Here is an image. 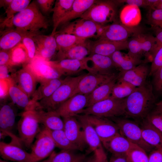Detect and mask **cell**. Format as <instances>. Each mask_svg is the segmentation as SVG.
I'll list each match as a JSON object with an SVG mask.
<instances>
[{
	"label": "cell",
	"instance_id": "obj_30",
	"mask_svg": "<svg viewBox=\"0 0 162 162\" xmlns=\"http://www.w3.org/2000/svg\"><path fill=\"white\" fill-rule=\"evenodd\" d=\"M102 143L112 154H126L133 144L120 133Z\"/></svg>",
	"mask_w": 162,
	"mask_h": 162
},
{
	"label": "cell",
	"instance_id": "obj_53",
	"mask_svg": "<svg viewBox=\"0 0 162 162\" xmlns=\"http://www.w3.org/2000/svg\"><path fill=\"white\" fill-rule=\"evenodd\" d=\"M13 79L11 77L9 79L0 80V100H3L8 96V92Z\"/></svg>",
	"mask_w": 162,
	"mask_h": 162
},
{
	"label": "cell",
	"instance_id": "obj_51",
	"mask_svg": "<svg viewBox=\"0 0 162 162\" xmlns=\"http://www.w3.org/2000/svg\"><path fill=\"white\" fill-rule=\"evenodd\" d=\"M155 42L153 48L150 53V59L152 62L158 51L162 47V29L158 30Z\"/></svg>",
	"mask_w": 162,
	"mask_h": 162
},
{
	"label": "cell",
	"instance_id": "obj_14",
	"mask_svg": "<svg viewBox=\"0 0 162 162\" xmlns=\"http://www.w3.org/2000/svg\"><path fill=\"white\" fill-rule=\"evenodd\" d=\"M84 115L94 128L102 143L120 133L118 126L113 121L107 118Z\"/></svg>",
	"mask_w": 162,
	"mask_h": 162
},
{
	"label": "cell",
	"instance_id": "obj_34",
	"mask_svg": "<svg viewBox=\"0 0 162 162\" xmlns=\"http://www.w3.org/2000/svg\"><path fill=\"white\" fill-rule=\"evenodd\" d=\"M120 19L122 23L129 27L138 26L141 19V14L137 6L126 5L121 10Z\"/></svg>",
	"mask_w": 162,
	"mask_h": 162
},
{
	"label": "cell",
	"instance_id": "obj_40",
	"mask_svg": "<svg viewBox=\"0 0 162 162\" xmlns=\"http://www.w3.org/2000/svg\"><path fill=\"white\" fill-rule=\"evenodd\" d=\"M28 62L27 53L24 47L18 45L11 50L10 66L12 67Z\"/></svg>",
	"mask_w": 162,
	"mask_h": 162
},
{
	"label": "cell",
	"instance_id": "obj_22",
	"mask_svg": "<svg viewBox=\"0 0 162 162\" xmlns=\"http://www.w3.org/2000/svg\"><path fill=\"white\" fill-rule=\"evenodd\" d=\"M34 110L39 123L44 127L50 130H63V119L56 110L46 111L36 108Z\"/></svg>",
	"mask_w": 162,
	"mask_h": 162
},
{
	"label": "cell",
	"instance_id": "obj_52",
	"mask_svg": "<svg viewBox=\"0 0 162 162\" xmlns=\"http://www.w3.org/2000/svg\"><path fill=\"white\" fill-rule=\"evenodd\" d=\"M86 162H107V157L103 149L96 150L93 155L88 158Z\"/></svg>",
	"mask_w": 162,
	"mask_h": 162
},
{
	"label": "cell",
	"instance_id": "obj_36",
	"mask_svg": "<svg viewBox=\"0 0 162 162\" xmlns=\"http://www.w3.org/2000/svg\"><path fill=\"white\" fill-rule=\"evenodd\" d=\"M77 150H61L52 153L50 162H86L88 158L86 155L78 152Z\"/></svg>",
	"mask_w": 162,
	"mask_h": 162
},
{
	"label": "cell",
	"instance_id": "obj_41",
	"mask_svg": "<svg viewBox=\"0 0 162 162\" xmlns=\"http://www.w3.org/2000/svg\"><path fill=\"white\" fill-rule=\"evenodd\" d=\"M146 152L142 148L133 144L126 155L129 162H148V156Z\"/></svg>",
	"mask_w": 162,
	"mask_h": 162
},
{
	"label": "cell",
	"instance_id": "obj_39",
	"mask_svg": "<svg viewBox=\"0 0 162 162\" xmlns=\"http://www.w3.org/2000/svg\"><path fill=\"white\" fill-rule=\"evenodd\" d=\"M136 88L128 82L117 79L110 97L118 99H124L129 95Z\"/></svg>",
	"mask_w": 162,
	"mask_h": 162
},
{
	"label": "cell",
	"instance_id": "obj_4",
	"mask_svg": "<svg viewBox=\"0 0 162 162\" xmlns=\"http://www.w3.org/2000/svg\"><path fill=\"white\" fill-rule=\"evenodd\" d=\"M117 5L115 0H96L80 18L89 20L101 26L107 25L116 21Z\"/></svg>",
	"mask_w": 162,
	"mask_h": 162
},
{
	"label": "cell",
	"instance_id": "obj_62",
	"mask_svg": "<svg viewBox=\"0 0 162 162\" xmlns=\"http://www.w3.org/2000/svg\"><path fill=\"white\" fill-rule=\"evenodd\" d=\"M0 162H8L5 160H2V159H0Z\"/></svg>",
	"mask_w": 162,
	"mask_h": 162
},
{
	"label": "cell",
	"instance_id": "obj_37",
	"mask_svg": "<svg viewBox=\"0 0 162 162\" xmlns=\"http://www.w3.org/2000/svg\"><path fill=\"white\" fill-rule=\"evenodd\" d=\"M54 37L58 51H66L87 39L68 34H56Z\"/></svg>",
	"mask_w": 162,
	"mask_h": 162
},
{
	"label": "cell",
	"instance_id": "obj_54",
	"mask_svg": "<svg viewBox=\"0 0 162 162\" xmlns=\"http://www.w3.org/2000/svg\"><path fill=\"white\" fill-rule=\"evenodd\" d=\"M11 50H0V65L9 66L11 57Z\"/></svg>",
	"mask_w": 162,
	"mask_h": 162
},
{
	"label": "cell",
	"instance_id": "obj_5",
	"mask_svg": "<svg viewBox=\"0 0 162 162\" xmlns=\"http://www.w3.org/2000/svg\"><path fill=\"white\" fill-rule=\"evenodd\" d=\"M81 114L107 118L125 116L124 99L110 97L86 108Z\"/></svg>",
	"mask_w": 162,
	"mask_h": 162
},
{
	"label": "cell",
	"instance_id": "obj_26",
	"mask_svg": "<svg viewBox=\"0 0 162 162\" xmlns=\"http://www.w3.org/2000/svg\"><path fill=\"white\" fill-rule=\"evenodd\" d=\"M37 34L15 28L6 31L0 38V50H11L20 44L26 35Z\"/></svg>",
	"mask_w": 162,
	"mask_h": 162
},
{
	"label": "cell",
	"instance_id": "obj_15",
	"mask_svg": "<svg viewBox=\"0 0 162 162\" xmlns=\"http://www.w3.org/2000/svg\"><path fill=\"white\" fill-rule=\"evenodd\" d=\"M64 123L63 130L69 140L83 151L87 146L81 125L75 116L62 118Z\"/></svg>",
	"mask_w": 162,
	"mask_h": 162
},
{
	"label": "cell",
	"instance_id": "obj_49",
	"mask_svg": "<svg viewBox=\"0 0 162 162\" xmlns=\"http://www.w3.org/2000/svg\"><path fill=\"white\" fill-rule=\"evenodd\" d=\"M152 84L153 90L159 93H162V66L152 76Z\"/></svg>",
	"mask_w": 162,
	"mask_h": 162
},
{
	"label": "cell",
	"instance_id": "obj_28",
	"mask_svg": "<svg viewBox=\"0 0 162 162\" xmlns=\"http://www.w3.org/2000/svg\"><path fill=\"white\" fill-rule=\"evenodd\" d=\"M64 81V79L60 78L48 80L40 82V85L31 99L32 104H35L38 101L50 96Z\"/></svg>",
	"mask_w": 162,
	"mask_h": 162
},
{
	"label": "cell",
	"instance_id": "obj_7",
	"mask_svg": "<svg viewBox=\"0 0 162 162\" xmlns=\"http://www.w3.org/2000/svg\"><path fill=\"white\" fill-rule=\"evenodd\" d=\"M39 123L34 109L25 111L17 124L19 138L22 144L31 147L40 129Z\"/></svg>",
	"mask_w": 162,
	"mask_h": 162
},
{
	"label": "cell",
	"instance_id": "obj_20",
	"mask_svg": "<svg viewBox=\"0 0 162 162\" xmlns=\"http://www.w3.org/2000/svg\"><path fill=\"white\" fill-rule=\"evenodd\" d=\"M12 76L18 86L29 98L32 96L36 90L38 81L30 69L28 63L24 64L22 68Z\"/></svg>",
	"mask_w": 162,
	"mask_h": 162
},
{
	"label": "cell",
	"instance_id": "obj_42",
	"mask_svg": "<svg viewBox=\"0 0 162 162\" xmlns=\"http://www.w3.org/2000/svg\"><path fill=\"white\" fill-rule=\"evenodd\" d=\"M37 47H43L56 51H58L57 45L54 36L45 35L38 34L33 36Z\"/></svg>",
	"mask_w": 162,
	"mask_h": 162
},
{
	"label": "cell",
	"instance_id": "obj_55",
	"mask_svg": "<svg viewBox=\"0 0 162 162\" xmlns=\"http://www.w3.org/2000/svg\"><path fill=\"white\" fill-rule=\"evenodd\" d=\"M148 162H162V148H156L148 156Z\"/></svg>",
	"mask_w": 162,
	"mask_h": 162
},
{
	"label": "cell",
	"instance_id": "obj_45",
	"mask_svg": "<svg viewBox=\"0 0 162 162\" xmlns=\"http://www.w3.org/2000/svg\"><path fill=\"white\" fill-rule=\"evenodd\" d=\"M37 34L26 36L22 42L26 50L29 62L33 60L37 56V46L32 37Z\"/></svg>",
	"mask_w": 162,
	"mask_h": 162
},
{
	"label": "cell",
	"instance_id": "obj_18",
	"mask_svg": "<svg viewBox=\"0 0 162 162\" xmlns=\"http://www.w3.org/2000/svg\"><path fill=\"white\" fill-rule=\"evenodd\" d=\"M86 70L91 73H109L116 69L110 57L91 54L84 58Z\"/></svg>",
	"mask_w": 162,
	"mask_h": 162
},
{
	"label": "cell",
	"instance_id": "obj_43",
	"mask_svg": "<svg viewBox=\"0 0 162 162\" xmlns=\"http://www.w3.org/2000/svg\"><path fill=\"white\" fill-rule=\"evenodd\" d=\"M30 0H13L5 10L7 20L11 19L16 14L25 9L31 3Z\"/></svg>",
	"mask_w": 162,
	"mask_h": 162
},
{
	"label": "cell",
	"instance_id": "obj_46",
	"mask_svg": "<svg viewBox=\"0 0 162 162\" xmlns=\"http://www.w3.org/2000/svg\"><path fill=\"white\" fill-rule=\"evenodd\" d=\"M117 5L126 4V5H135L139 7L151 8L157 0H115Z\"/></svg>",
	"mask_w": 162,
	"mask_h": 162
},
{
	"label": "cell",
	"instance_id": "obj_48",
	"mask_svg": "<svg viewBox=\"0 0 162 162\" xmlns=\"http://www.w3.org/2000/svg\"><path fill=\"white\" fill-rule=\"evenodd\" d=\"M35 1L42 13L45 15L52 12L55 2L54 0H36Z\"/></svg>",
	"mask_w": 162,
	"mask_h": 162
},
{
	"label": "cell",
	"instance_id": "obj_27",
	"mask_svg": "<svg viewBox=\"0 0 162 162\" xmlns=\"http://www.w3.org/2000/svg\"><path fill=\"white\" fill-rule=\"evenodd\" d=\"M91 53V41L87 39L85 42L76 45L64 51H58L57 60L69 59L82 60Z\"/></svg>",
	"mask_w": 162,
	"mask_h": 162
},
{
	"label": "cell",
	"instance_id": "obj_61",
	"mask_svg": "<svg viewBox=\"0 0 162 162\" xmlns=\"http://www.w3.org/2000/svg\"><path fill=\"white\" fill-rule=\"evenodd\" d=\"M51 154L46 159L38 162H50L52 158Z\"/></svg>",
	"mask_w": 162,
	"mask_h": 162
},
{
	"label": "cell",
	"instance_id": "obj_59",
	"mask_svg": "<svg viewBox=\"0 0 162 162\" xmlns=\"http://www.w3.org/2000/svg\"><path fill=\"white\" fill-rule=\"evenodd\" d=\"M154 111L160 113H162V100L156 103Z\"/></svg>",
	"mask_w": 162,
	"mask_h": 162
},
{
	"label": "cell",
	"instance_id": "obj_23",
	"mask_svg": "<svg viewBox=\"0 0 162 162\" xmlns=\"http://www.w3.org/2000/svg\"><path fill=\"white\" fill-rule=\"evenodd\" d=\"M80 122L86 144L91 151L103 149L102 143L94 128L84 115L75 116Z\"/></svg>",
	"mask_w": 162,
	"mask_h": 162
},
{
	"label": "cell",
	"instance_id": "obj_25",
	"mask_svg": "<svg viewBox=\"0 0 162 162\" xmlns=\"http://www.w3.org/2000/svg\"><path fill=\"white\" fill-rule=\"evenodd\" d=\"M110 57L116 68L119 72L128 70L141 64L146 63L140 58L121 51L115 52Z\"/></svg>",
	"mask_w": 162,
	"mask_h": 162
},
{
	"label": "cell",
	"instance_id": "obj_57",
	"mask_svg": "<svg viewBox=\"0 0 162 162\" xmlns=\"http://www.w3.org/2000/svg\"><path fill=\"white\" fill-rule=\"evenodd\" d=\"M109 162H128V161L126 154H112Z\"/></svg>",
	"mask_w": 162,
	"mask_h": 162
},
{
	"label": "cell",
	"instance_id": "obj_11",
	"mask_svg": "<svg viewBox=\"0 0 162 162\" xmlns=\"http://www.w3.org/2000/svg\"><path fill=\"white\" fill-rule=\"evenodd\" d=\"M118 74L91 73L84 74L79 81L73 95L78 94L88 95L100 85L117 77Z\"/></svg>",
	"mask_w": 162,
	"mask_h": 162
},
{
	"label": "cell",
	"instance_id": "obj_38",
	"mask_svg": "<svg viewBox=\"0 0 162 162\" xmlns=\"http://www.w3.org/2000/svg\"><path fill=\"white\" fill-rule=\"evenodd\" d=\"M49 130L56 147L61 150L80 151L78 148L69 140L63 130Z\"/></svg>",
	"mask_w": 162,
	"mask_h": 162
},
{
	"label": "cell",
	"instance_id": "obj_58",
	"mask_svg": "<svg viewBox=\"0 0 162 162\" xmlns=\"http://www.w3.org/2000/svg\"><path fill=\"white\" fill-rule=\"evenodd\" d=\"M13 0H0V7H3L6 10L9 7Z\"/></svg>",
	"mask_w": 162,
	"mask_h": 162
},
{
	"label": "cell",
	"instance_id": "obj_8",
	"mask_svg": "<svg viewBox=\"0 0 162 162\" xmlns=\"http://www.w3.org/2000/svg\"><path fill=\"white\" fill-rule=\"evenodd\" d=\"M143 32L142 28L138 26L129 27L115 21L111 24L103 26L98 39L124 41Z\"/></svg>",
	"mask_w": 162,
	"mask_h": 162
},
{
	"label": "cell",
	"instance_id": "obj_6",
	"mask_svg": "<svg viewBox=\"0 0 162 162\" xmlns=\"http://www.w3.org/2000/svg\"><path fill=\"white\" fill-rule=\"evenodd\" d=\"M103 26L89 20L80 18L63 25L55 34H68L87 39L98 38Z\"/></svg>",
	"mask_w": 162,
	"mask_h": 162
},
{
	"label": "cell",
	"instance_id": "obj_29",
	"mask_svg": "<svg viewBox=\"0 0 162 162\" xmlns=\"http://www.w3.org/2000/svg\"><path fill=\"white\" fill-rule=\"evenodd\" d=\"M8 96L14 104L24 109L25 111L31 110L34 107L31 99L18 86L13 77L9 90Z\"/></svg>",
	"mask_w": 162,
	"mask_h": 162
},
{
	"label": "cell",
	"instance_id": "obj_10",
	"mask_svg": "<svg viewBox=\"0 0 162 162\" xmlns=\"http://www.w3.org/2000/svg\"><path fill=\"white\" fill-rule=\"evenodd\" d=\"M31 148V153L35 162L42 160L49 157L56 147L49 130L44 127L40 130Z\"/></svg>",
	"mask_w": 162,
	"mask_h": 162
},
{
	"label": "cell",
	"instance_id": "obj_32",
	"mask_svg": "<svg viewBox=\"0 0 162 162\" xmlns=\"http://www.w3.org/2000/svg\"><path fill=\"white\" fill-rule=\"evenodd\" d=\"M143 138L148 144L156 148H162V133L146 119L141 128Z\"/></svg>",
	"mask_w": 162,
	"mask_h": 162
},
{
	"label": "cell",
	"instance_id": "obj_31",
	"mask_svg": "<svg viewBox=\"0 0 162 162\" xmlns=\"http://www.w3.org/2000/svg\"><path fill=\"white\" fill-rule=\"evenodd\" d=\"M74 0H57L55 2L52 12L53 29L51 34L54 36L60 23L70 10Z\"/></svg>",
	"mask_w": 162,
	"mask_h": 162
},
{
	"label": "cell",
	"instance_id": "obj_13",
	"mask_svg": "<svg viewBox=\"0 0 162 162\" xmlns=\"http://www.w3.org/2000/svg\"><path fill=\"white\" fill-rule=\"evenodd\" d=\"M22 144L12 141L9 143L1 141V156L5 160L15 162H35L32 154L26 151Z\"/></svg>",
	"mask_w": 162,
	"mask_h": 162
},
{
	"label": "cell",
	"instance_id": "obj_12",
	"mask_svg": "<svg viewBox=\"0 0 162 162\" xmlns=\"http://www.w3.org/2000/svg\"><path fill=\"white\" fill-rule=\"evenodd\" d=\"M15 105L12 102L3 103L0 109V136L3 137H10L11 140L21 141L19 138L14 134L13 130L14 128L16 112Z\"/></svg>",
	"mask_w": 162,
	"mask_h": 162
},
{
	"label": "cell",
	"instance_id": "obj_63",
	"mask_svg": "<svg viewBox=\"0 0 162 162\" xmlns=\"http://www.w3.org/2000/svg\"><path fill=\"white\" fill-rule=\"evenodd\" d=\"M128 162H129V161H128Z\"/></svg>",
	"mask_w": 162,
	"mask_h": 162
},
{
	"label": "cell",
	"instance_id": "obj_17",
	"mask_svg": "<svg viewBox=\"0 0 162 162\" xmlns=\"http://www.w3.org/2000/svg\"><path fill=\"white\" fill-rule=\"evenodd\" d=\"M150 67L147 63L141 64L128 70L119 72L118 80L128 82L136 87L144 85L149 76Z\"/></svg>",
	"mask_w": 162,
	"mask_h": 162
},
{
	"label": "cell",
	"instance_id": "obj_21",
	"mask_svg": "<svg viewBox=\"0 0 162 162\" xmlns=\"http://www.w3.org/2000/svg\"><path fill=\"white\" fill-rule=\"evenodd\" d=\"M128 40L116 41L98 39L91 41V53L110 57L115 52L128 49Z\"/></svg>",
	"mask_w": 162,
	"mask_h": 162
},
{
	"label": "cell",
	"instance_id": "obj_3",
	"mask_svg": "<svg viewBox=\"0 0 162 162\" xmlns=\"http://www.w3.org/2000/svg\"><path fill=\"white\" fill-rule=\"evenodd\" d=\"M84 74L77 76H68L50 97L36 103L35 108L46 111L56 110L62 104L71 97Z\"/></svg>",
	"mask_w": 162,
	"mask_h": 162
},
{
	"label": "cell",
	"instance_id": "obj_24",
	"mask_svg": "<svg viewBox=\"0 0 162 162\" xmlns=\"http://www.w3.org/2000/svg\"><path fill=\"white\" fill-rule=\"evenodd\" d=\"M84 59H65L49 61L50 64L62 75H70L86 70Z\"/></svg>",
	"mask_w": 162,
	"mask_h": 162
},
{
	"label": "cell",
	"instance_id": "obj_60",
	"mask_svg": "<svg viewBox=\"0 0 162 162\" xmlns=\"http://www.w3.org/2000/svg\"><path fill=\"white\" fill-rule=\"evenodd\" d=\"M151 8L162 10V0H157Z\"/></svg>",
	"mask_w": 162,
	"mask_h": 162
},
{
	"label": "cell",
	"instance_id": "obj_2",
	"mask_svg": "<svg viewBox=\"0 0 162 162\" xmlns=\"http://www.w3.org/2000/svg\"><path fill=\"white\" fill-rule=\"evenodd\" d=\"M11 23L16 28L38 34L41 29H46L49 21L42 13L35 1L32 2L24 10L16 14Z\"/></svg>",
	"mask_w": 162,
	"mask_h": 162
},
{
	"label": "cell",
	"instance_id": "obj_50",
	"mask_svg": "<svg viewBox=\"0 0 162 162\" xmlns=\"http://www.w3.org/2000/svg\"><path fill=\"white\" fill-rule=\"evenodd\" d=\"M151 63L149 76H152L162 66V47L157 53Z\"/></svg>",
	"mask_w": 162,
	"mask_h": 162
},
{
	"label": "cell",
	"instance_id": "obj_19",
	"mask_svg": "<svg viewBox=\"0 0 162 162\" xmlns=\"http://www.w3.org/2000/svg\"><path fill=\"white\" fill-rule=\"evenodd\" d=\"M49 61L36 56L33 60L28 63L38 82L60 78L62 76L50 64Z\"/></svg>",
	"mask_w": 162,
	"mask_h": 162
},
{
	"label": "cell",
	"instance_id": "obj_1",
	"mask_svg": "<svg viewBox=\"0 0 162 162\" xmlns=\"http://www.w3.org/2000/svg\"><path fill=\"white\" fill-rule=\"evenodd\" d=\"M153 91L152 83L148 81L143 86L136 87L124 99L125 116L146 118L156 103Z\"/></svg>",
	"mask_w": 162,
	"mask_h": 162
},
{
	"label": "cell",
	"instance_id": "obj_35",
	"mask_svg": "<svg viewBox=\"0 0 162 162\" xmlns=\"http://www.w3.org/2000/svg\"><path fill=\"white\" fill-rule=\"evenodd\" d=\"M117 79L118 76L100 85L88 95V102L87 107L110 97Z\"/></svg>",
	"mask_w": 162,
	"mask_h": 162
},
{
	"label": "cell",
	"instance_id": "obj_33",
	"mask_svg": "<svg viewBox=\"0 0 162 162\" xmlns=\"http://www.w3.org/2000/svg\"><path fill=\"white\" fill-rule=\"evenodd\" d=\"M95 0H74L68 13L61 21L59 26L80 18L95 3Z\"/></svg>",
	"mask_w": 162,
	"mask_h": 162
},
{
	"label": "cell",
	"instance_id": "obj_47",
	"mask_svg": "<svg viewBox=\"0 0 162 162\" xmlns=\"http://www.w3.org/2000/svg\"><path fill=\"white\" fill-rule=\"evenodd\" d=\"M146 119L162 133V113L151 112Z\"/></svg>",
	"mask_w": 162,
	"mask_h": 162
},
{
	"label": "cell",
	"instance_id": "obj_16",
	"mask_svg": "<svg viewBox=\"0 0 162 162\" xmlns=\"http://www.w3.org/2000/svg\"><path fill=\"white\" fill-rule=\"evenodd\" d=\"M88 102V95L76 94L64 103L56 111L62 118L75 116L81 114L87 107Z\"/></svg>",
	"mask_w": 162,
	"mask_h": 162
},
{
	"label": "cell",
	"instance_id": "obj_44",
	"mask_svg": "<svg viewBox=\"0 0 162 162\" xmlns=\"http://www.w3.org/2000/svg\"><path fill=\"white\" fill-rule=\"evenodd\" d=\"M148 23L157 30L162 29V10L151 8L147 14Z\"/></svg>",
	"mask_w": 162,
	"mask_h": 162
},
{
	"label": "cell",
	"instance_id": "obj_56",
	"mask_svg": "<svg viewBox=\"0 0 162 162\" xmlns=\"http://www.w3.org/2000/svg\"><path fill=\"white\" fill-rule=\"evenodd\" d=\"M11 68L8 65H0V80L8 79L11 77L9 74Z\"/></svg>",
	"mask_w": 162,
	"mask_h": 162
},
{
	"label": "cell",
	"instance_id": "obj_9",
	"mask_svg": "<svg viewBox=\"0 0 162 162\" xmlns=\"http://www.w3.org/2000/svg\"><path fill=\"white\" fill-rule=\"evenodd\" d=\"M118 126L120 133L132 143L144 149L151 151L153 147L143 139L141 128L134 122L125 118H111Z\"/></svg>",
	"mask_w": 162,
	"mask_h": 162
}]
</instances>
